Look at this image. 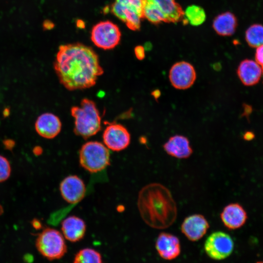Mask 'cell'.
Instances as JSON below:
<instances>
[{
	"instance_id": "obj_31",
	"label": "cell",
	"mask_w": 263,
	"mask_h": 263,
	"mask_svg": "<svg viewBox=\"0 0 263 263\" xmlns=\"http://www.w3.org/2000/svg\"><path fill=\"white\" fill-rule=\"evenodd\" d=\"M24 260L26 262H31L33 260V258L31 255L27 254L24 257Z\"/></svg>"
},
{
	"instance_id": "obj_15",
	"label": "cell",
	"mask_w": 263,
	"mask_h": 263,
	"mask_svg": "<svg viewBox=\"0 0 263 263\" xmlns=\"http://www.w3.org/2000/svg\"><path fill=\"white\" fill-rule=\"evenodd\" d=\"M61 122L55 114L46 113L41 114L35 123V129L41 136L52 139L56 136L61 130Z\"/></svg>"
},
{
	"instance_id": "obj_18",
	"label": "cell",
	"mask_w": 263,
	"mask_h": 263,
	"mask_svg": "<svg viewBox=\"0 0 263 263\" xmlns=\"http://www.w3.org/2000/svg\"><path fill=\"white\" fill-rule=\"evenodd\" d=\"M237 72L242 83L247 86L258 83L262 75V68L257 62L247 59L240 62Z\"/></svg>"
},
{
	"instance_id": "obj_3",
	"label": "cell",
	"mask_w": 263,
	"mask_h": 263,
	"mask_svg": "<svg viewBox=\"0 0 263 263\" xmlns=\"http://www.w3.org/2000/svg\"><path fill=\"white\" fill-rule=\"evenodd\" d=\"M71 114L75 119L74 131L76 135L86 139L100 131L101 118L94 101L82 99L79 106L71 108Z\"/></svg>"
},
{
	"instance_id": "obj_21",
	"label": "cell",
	"mask_w": 263,
	"mask_h": 263,
	"mask_svg": "<svg viewBox=\"0 0 263 263\" xmlns=\"http://www.w3.org/2000/svg\"><path fill=\"white\" fill-rule=\"evenodd\" d=\"M206 14L204 9L199 5L192 4L188 6L184 11L183 19L184 22L197 26L202 24L206 20Z\"/></svg>"
},
{
	"instance_id": "obj_11",
	"label": "cell",
	"mask_w": 263,
	"mask_h": 263,
	"mask_svg": "<svg viewBox=\"0 0 263 263\" xmlns=\"http://www.w3.org/2000/svg\"><path fill=\"white\" fill-rule=\"evenodd\" d=\"M59 191L62 198L67 203L76 204L85 197L86 188L82 179L75 175L65 177L60 182Z\"/></svg>"
},
{
	"instance_id": "obj_25",
	"label": "cell",
	"mask_w": 263,
	"mask_h": 263,
	"mask_svg": "<svg viewBox=\"0 0 263 263\" xmlns=\"http://www.w3.org/2000/svg\"><path fill=\"white\" fill-rule=\"evenodd\" d=\"M11 166L8 160L0 155V183L5 181L11 174Z\"/></svg>"
},
{
	"instance_id": "obj_13",
	"label": "cell",
	"mask_w": 263,
	"mask_h": 263,
	"mask_svg": "<svg viewBox=\"0 0 263 263\" xmlns=\"http://www.w3.org/2000/svg\"><path fill=\"white\" fill-rule=\"evenodd\" d=\"M155 248L159 255L168 261L177 258L181 253V245L179 239L168 233H161L157 238Z\"/></svg>"
},
{
	"instance_id": "obj_24",
	"label": "cell",
	"mask_w": 263,
	"mask_h": 263,
	"mask_svg": "<svg viewBox=\"0 0 263 263\" xmlns=\"http://www.w3.org/2000/svg\"><path fill=\"white\" fill-rule=\"evenodd\" d=\"M245 38L248 45L252 48H257L263 45V25L254 24L245 31Z\"/></svg>"
},
{
	"instance_id": "obj_22",
	"label": "cell",
	"mask_w": 263,
	"mask_h": 263,
	"mask_svg": "<svg viewBox=\"0 0 263 263\" xmlns=\"http://www.w3.org/2000/svg\"><path fill=\"white\" fill-rule=\"evenodd\" d=\"M143 18L153 24L167 22V19L161 10L150 0H143Z\"/></svg>"
},
{
	"instance_id": "obj_17",
	"label": "cell",
	"mask_w": 263,
	"mask_h": 263,
	"mask_svg": "<svg viewBox=\"0 0 263 263\" xmlns=\"http://www.w3.org/2000/svg\"><path fill=\"white\" fill-rule=\"evenodd\" d=\"M163 148L168 154L178 159L188 158L193 152L189 140L182 135L170 137L164 144Z\"/></svg>"
},
{
	"instance_id": "obj_2",
	"label": "cell",
	"mask_w": 263,
	"mask_h": 263,
	"mask_svg": "<svg viewBox=\"0 0 263 263\" xmlns=\"http://www.w3.org/2000/svg\"><path fill=\"white\" fill-rule=\"evenodd\" d=\"M137 204L141 218L151 227L164 229L176 220L175 202L169 190L160 184L144 187L139 192Z\"/></svg>"
},
{
	"instance_id": "obj_6",
	"label": "cell",
	"mask_w": 263,
	"mask_h": 263,
	"mask_svg": "<svg viewBox=\"0 0 263 263\" xmlns=\"http://www.w3.org/2000/svg\"><path fill=\"white\" fill-rule=\"evenodd\" d=\"M143 0H114L111 5V12L130 29H140L143 19Z\"/></svg>"
},
{
	"instance_id": "obj_8",
	"label": "cell",
	"mask_w": 263,
	"mask_h": 263,
	"mask_svg": "<svg viewBox=\"0 0 263 263\" xmlns=\"http://www.w3.org/2000/svg\"><path fill=\"white\" fill-rule=\"evenodd\" d=\"M234 242L228 234L222 231L211 233L204 244V250L211 259L220 261L226 259L232 253Z\"/></svg>"
},
{
	"instance_id": "obj_1",
	"label": "cell",
	"mask_w": 263,
	"mask_h": 263,
	"mask_svg": "<svg viewBox=\"0 0 263 263\" xmlns=\"http://www.w3.org/2000/svg\"><path fill=\"white\" fill-rule=\"evenodd\" d=\"M54 69L60 83L69 91L94 86L104 73L95 51L80 43L60 45Z\"/></svg>"
},
{
	"instance_id": "obj_26",
	"label": "cell",
	"mask_w": 263,
	"mask_h": 263,
	"mask_svg": "<svg viewBox=\"0 0 263 263\" xmlns=\"http://www.w3.org/2000/svg\"><path fill=\"white\" fill-rule=\"evenodd\" d=\"M255 60L261 66L263 75V45L257 48L255 53Z\"/></svg>"
},
{
	"instance_id": "obj_16",
	"label": "cell",
	"mask_w": 263,
	"mask_h": 263,
	"mask_svg": "<svg viewBox=\"0 0 263 263\" xmlns=\"http://www.w3.org/2000/svg\"><path fill=\"white\" fill-rule=\"evenodd\" d=\"M61 230L65 239L75 243L83 239L86 231V224L80 217L71 215L62 221Z\"/></svg>"
},
{
	"instance_id": "obj_32",
	"label": "cell",
	"mask_w": 263,
	"mask_h": 263,
	"mask_svg": "<svg viewBox=\"0 0 263 263\" xmlns=\"http://www.w3.org/2000/svg\"><path fill=\"white\" fill-rule=\"evenodd\" d=\"M3 212V209L1 205L0 204V215H1Z\"/></svg>"
},
{
	"instance_id": "obj_9",
	"label": "cell",
	"mask_w": 263,
	"mask_h": 263,
	"mask_svg": "<svg viewBox=\"0 0 263 263\" xmlns=\"http://www.w3.org/2000/svg\"><path fill=\"white\" fill-rule=\"evenodd\" d=\"M197 75L193 66L186 61H178L170 68L169 78L175 89L184 90L190 88L196 79Z\"/></svg>"
},
{
	"instance_id": "obj_30",
	"label": "cell",
	"mask_w": 263,
	"mask_h": 263,
	"mask_svg": "<svg viewBox=\"0 0 263 263\" xmlns=\"http://www.w3.org/2000/svg\"><path fill=\"white\" fill-rule=\"evenodd\" d=\"M151 95L155 99H157L160 96V91L158 90H155L151 92Z\"/></svg>"
},
{
	"instance_id": "obj_29",
	"label": "cell",
	"mask_w": 263,
	"mask_h": 263,
	"mask_svg": "<svg viewBox=\"0 0 263 263\" xmlns=\"http://www.w3.org/2000/svg\"><path fill=\"white\" fill-rule=\"evenodd\" d=\"M254 134L251 132H247L244 135V138L246 140H251L254 138Z\"/></svg>"
},
{
	"instance_id": "obj_4",
	"label": "cell",
	"mask_w": 263,
	"mask_h": 263,
	"mask_svg": "<svg viewBox=\"0 0 263 263\" xmlns=\"http://www.w3.org/2000/svg\"><path fill=\"white\" fill-rule=\"evenodd\" d=\"M109 149L98 141H89L84 144L79 151L80 166L90 173H97L110 164Z\"/></svg>"
},
{
	"instance_id": "obj_5",
	"label": "cell",
	"mask_w": 263,
	"mask_h": 263,
	"mask_svg": "<svg viewBox=\"0 0 263 263\" xmlns=\"http://www.w3.org/2000/svg\"><path fill=\"white\" fill-rule=\"evenodd\" d=\"M62 233L50 227L44 229L36 241L38 252L49 261L62 258L67 251V246Z\"/></svg>"
},
{
	"instance_id": "obj_12",
	"label": "cell",
	"mask_w": 263,
	"mask_h": 263,
	"mask_svg": "<svg viewBox=\"0 0 263 263\" xmlns=\"http://www.w3.org/2000/svg\"><path fill=\"white\" fill-rule=\"evenodd\" d=\"M209 227V223L203 215L193 214L184 219L181 230L188 240L196 242L206 234Z\"/></svg>"
},
{
	"instance_id": "obj_19",
	"label": "cell",
	"mask_w": 263,
	"mask_h": 263,
	"mask_svg": "<svg viewBox=\"0 0 263 263\" xmlns=\"http://www.w3.org/2000/svg\"><path fill=\"white\" fill-rule=\"evenodd\" d=\"M238 25L236 17L230 12H225L217 15L212 22L215 32L222 36H230L235 32Z\"/></svg>"
},
{
	"instance_id": "obj_28",
	"label": "cell",
	"mask_w": 263,
	"mask_h": 263,
	"mask_svg": "<svg viewBox=\"0 0 263 263\" xmlns=\"http://www.w3.org/2000/svg\"><path fill=\"white\" fill-rule=\"evenodd\" d=\"M32 226L36 229H39L42 227V224L39 220L37 219H33L31 222Z\"/></svg>"
},
{
	"instance_id": "obj_7",
	"label": "cell",
	"mask_w": 263,
	"mask_h": 263,
	"mask_svg": "<svg viewBox=\"0 0 263 263\" xmlns=\"http://www.w3.org/2000/svg\"><path fill=\"white\" fill-rule=\"evenodd\" d=\"M121 33L118 26L109 20L101 21L95 24L91 33V39L97 47L110 50L117 46Z\"/></svg>"
},
{
	"instance_id": "obj_14",
	"label": "cell",
	"mask_w": 263,
	"mask_h": 263,
	"mask_svg": "<svg viewBox=\"0 0 263 263\" xmlns=\"http://www.w3.org/2000/svg\"><path fill=\"white\" fill-rule=\"evenodd\" d=\"M220 218L227 228L234 230L239 228L245 224L247 216L242 206L238 203H232L224 208Z\"/></svg>"
},
{
	"instance_id": "obj_27",
	"label": "cell",
	"mask_w": 263,
	"mask_h": 263,
	"mask_svg": "<svg viewBox=\"0 0 263 263\" xmlns=\"http://www.w3.org/2000/svg\"><path fill=\"white\" fill-rule=\"evenodd\" d=\"M134 54L138 59L143 60L145 56L144 48L140 45L137 46L134 49Z\"/></svg>"
},
{
	"instance_id": "obj_10",
	"label": "cell",
	"mask_w": 263,
	"mask_h": 263,
	"mask_svg": "<svg viewBox=\"0 0 263 263\" xmlns=\"http://www.w3.org/2000/svg\"><path fill=\"white\" fill-rule=\"evenodd\" d=\"M102 137L104 145L115 151L125 150L131 142V135L128 130L118 123L109 124L104 131Z\"/></svg>"
},
{
	"instance_id": "obj_23",
	"label": "cell",
	"mask_w": 263,
	"mask_h": 263,
	"mask_svg": "<svg viewBox=\"0 0 263 263\" xmlns=\"http://www.w3.org/2000/svg\"><path fill=\"white\" fill-rule=\"evenodd\" d=\"M103 262L101 254L92 248H84L75 255L74 263H101Z\"/></svg>"
},
{
	"instance_id": "obj_20",
	"label": "cell",
	"mask_w": 263,
	"mask_h": 263,
	"mask_svg": "<svg viewBox=\"0 0 263 263\" xmlns=\"http://www.w3.org/2000/svg\"><path fill=\"white\" fill-rule=\"evenodd\" d=\"M165 15L167 22H177L183 19L184 11L175 0H150Z\"/></svg>"
}]
</instances>
